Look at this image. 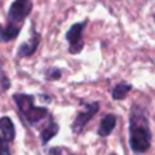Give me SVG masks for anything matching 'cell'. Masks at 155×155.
I'll list each match as a JSON object with an SVG mask.
<instances>
[{
  "instance_id": "1",
  "label": "cell",
  "mask_w": 155,
  "mask_h": 155,
  "mask_svg": "<svg viewBox=\"0 0 155 155\" xmlns=\"http://www.w3.org/2000/svg\"><path fill=\"white\" fill-rule=\"evenodd\" d=\"M129 144L135 153H146L151 144V132L147 117L139 109L132 110L129 121Z\"/></svg>"
},
{
  "instance_id": "2",
  "label": "cell",
  "mask_w": 155,
  "mask_h": 155,
  "mask_svg": "<svg viewBox=\"0 0 155 155\" xmlns=\"http://www.w3.org/2000/svg\"><path fill=\"white\" fill-rule=\"evenodd\" d=\"M12 98L15 101L18 109L21 110V113L25 116V118L27 120V123L30 125H35V124L42 121L48 116V110L45 107L35 106L31 95H27V94H14Z\"/></svg>"
},
{
  "instance_id": "3",
  "label": "cell",
  "mask_w": 155,
  "mask_h": 155,
  "mask_svg": "<svg viewBox=\"0 0 155 155\" xmlns=\"http://www.w3.org/2000/svg\"><path fill=\"white\" fill-rule=\"evenodd\" d=\"M31 8H33L31 0H15L10 5V10H8L10 23L14 25L22 23L29 16V14L31 12Z\"/></svg>"
},
{
  "instance_id": "4",
  "label": "cell",
  "mask_w": 155,
  "mask_h": 155,
  "mask_svg": "<svg viewBox=\"0 0 155 155\" xmlns=\"http://www.w3.org/2000/svg\"><path fill=\"white\" fill-rule=\"evenodd\" d=\"M86 26V22L76 23L67 31V40L70 42V52L71 53H79L83 49V41H82V33Z\"/></svg>"
},
{
  "instance_id": "5",
  "label": "cell",
  "mask_w": 155,
  "mask_h": 155,
  "mask_svg": "<svg viewBox=\"0 0 155 155\" xmlns=\"http://www.w3.org/2000/svg\"><path fill=\"white\" fill-rule=\"evenodd\" d=\"M97 112H98V104H97V102L87 105L84 112H80L79 114L76 116L75 121H74V124H72V131L75 132V134L82 132V129L86 127V124L91 120V117H94V114H95Z\"/></svg>"
},
{
  "instance_id": "6",
  "label": "cell",
  "mask_w": 155,
  "mask_h": 155,
  "mask_svg": "<svg viewBox=\"0 0 155 155\" xmlns=\"http://www.w3.org/2000/svg\"><path fill=\"white\" fill-rule=\"evenodd\" d=\"M40 41H41L40 34L34 33L33 37L30 38L29 41H26V42H23L21 45V48H19V51H18V56L19 57H29V56H31V54H34L38 45H40Z\"/></svg>"
},
{
  "instance_id": "7",
  "label": "cell",
  "mask_w": 155,
  "mask_h": 155,
  "mask_svg": "<svg viewBox=\"0 0 155 155\" xmlns=\"http://www.w3.org/2000/svg\"><path fill=\"white\" fill-rule=\"evenodd\" d=\"M0 132L7 142H12L15 139V127H14V123L10 117L4 116L0 118Z\"/></svg>"
},
{
  "instance_id": "8",
  "label": "cell",
  "mask_w": 155,
  "mask_h": 155,
  "mask_svg": "<svg viewBox=\"0 0 155 155\" xmlns=\"http://www.w3.org/2000/svg\"><path fill=\"white\" fill-rule=\"evenodd\" d=\"M116 116L113 114H107L102 118L101 124L98 127V135L99 136H109L112 134V131L116 127Z\"/></svg>"
},
{
  "instance_id": "9",
  "label": "cell",
  "mask_w": 155,
  "mask_h": 155,
  "mask_svg": "<svg viewBox=\"0 0 155 155\" xmlns=\"http://www.w3.org/2000/svg\"><path fill=\"white\" fill-rule=\"evenodd\" d=\"M19 31H21V27H19L18 25L8 23L5 27L0 26V41L8 42V41H11V40L18 37Z\"/></svg>"
},
{
  "instance_id": "10",
  "label": "cell",
  "mask_w": 155,
  "mask_h": 155,
  "mask_svg": "<svg viewBox=\"0 0 155 155\" xmlns=\"http://www.w3.org/2000/svg\"><path fill=\"white\" fill-rule=\"evenodd\" d=\"M57 132H59V125L56 123H53V121L49 123V125L46 128H44L42 132H41V142H42V144H46L52 137L56 136Z\"/></svg>"
},
{
  "instance_id": "11",
  "label": "cell",
  "mask_w": 155,
  "mask_h": 155,
  "mask_svg": "<svg viewBox=\"0 0 155 155\" xmlns=\"http://www.w3.org/2000/svg\"><path fill=\"white\" fill-rule=\"evenodd\" d=\"M131 91V84L128 83H118L112 91V97L113 99H123L124 97H127V94Z\"/></svg>"
},
{
  "instance_id": "12",
  "label": "cell",
  "mask_w": 155,
  "mask_h": 155,
  "mask_svg": "<svg viewBox=\"0 0 155 155\" xmlns=\"http://www.w3.org/2000/svg\"><path fill=\"white\" fill-rule=\"evenodd\" d=\"M60 76H61V72H60V70H57V68H51V70L46 71V78H48L49 80H56V79H59Z\"/></svg>"
},
{
  "instance_id": "13",
  "label": "cell",
  "mask_w": 155,
  "mask_h": 155,
  "mask_svg": "<svg viewBox=\"0 0 155 155\" xmlns=\"http://www.w3.org/2000/svg\"><path fill=\"white\" fill-rule=\"evenodd\" d=\"M0 155H10L8 142L3 136H0Z\"/></svg>"
},
{
  "instance_id": "14",
  "label": "cell",
  "mask_w": 155,
  "mask_h": 155,
  "mask_svg": "<svg viewBox=\"0 0 155 155\" xmlns=\"http://www.w3.org/2000/svg\"><path fill=\"white\" fill-rule=\"evenodd\" d=\"M154 19H155V15H154Z\"/></svg>"
},
{
  "instance_id": "15",
  "label": "cell",
  "mask_w": 155,
  "mask_h": 155,
  "mask_svg": "<svg viewBox=\"0 0 155 155\" xmlns=\"http://www.w3.org/2000/svg\"><path fill=\"white\" fill-rule=\"evenodd\" d=\"M113 155H116V154H113Z\"/></svg>"
}]
</instances>
